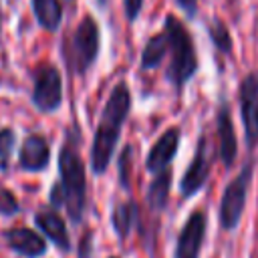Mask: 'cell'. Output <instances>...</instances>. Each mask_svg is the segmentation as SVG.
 <instances>
[{"label":"cell","mask_w":258,"mask_h":258,"mask_svg":"<svg viewBox=\"0 0 258 258\" xmlns=\"http://www.w3.org/2000/svg\"><path fill=\"white\" fill-rule=\"evenodd\" d=\"M131 109V93L127 83H117L111 91L107 105L103 109L101 121L95 131L93 149H91V167L95 173H103L111 161V155L117 147L119 133L123 127V121L127 119V113Z\"/></svg>","instance_id":"obj_1"},{"label":"cell","mask_w":258,"mask_h":258,"mask_svg":"<svg viewBox=\"0 0 258 258\" xmlns=\"http://www.w3.org/2000/svg\"><path fill=\"white\" fill-rule=\"evenodd\" d=\"M163 32L167 36L169 54H171L167 77L175 85V89H181L196 75V71H198L196 46H194V40H191L189 30L175 16H171V14L163 22Z\"/></svg>","instance_id":"obj_2"},{"label":"cell","mask_w":258,"mask_h":258,"mask_svg":"<svg viewBox=\"0 0 258 258\" xmlns=\"http://www.w3.org/2000/svg\"><path fill=\"white\" fill-rule=\"evenodd\" d=\"M58 169H60V187L64 194V204L69 216L79 222L85 212L87 202V181H85V165L81 155L71 143H67L58 153Z\"/></svg>","instance_id":"obj_3"},{"label":"cell","mask_w":258,"mask_h":258,"mask_svg":"<svg viewBox=\"0 0 258 258\" xmlns=\"http://www.w3.org/2000/svg\"><path fill=\"white\" fill-rule=\"evenodd\" d=\"M99 44H101L99 24L95 22L93 16H85L75 28V34L71 40V56H69L71 69L77 73L89 71L99 54Z\"/></svg>","instance_id":"obj_4"},{"label":"cell","mask_w":258,"mask_h":258,"mask_svg":"<svg viewBox=\"0 0 258 258\" xmlns=\"http://www.w3.org/2000/svg\"><path fill=\"white\" fill-rule=\"evenodd\" d=\"M252 169L254 163L248 161L242 171L234 177V181H230V185L226 187L224 196H222V204H220V224L224 230H232L238 226L240 216L244 212L246 206V196H248V185L252 181Z\"/></svg>","instance_id":"obj_5"},{"label":"cell","mask_w":258,"mask_h":258,"mask_svg":"<svg viewBox=\"0 0 258 258\" xmlns=\"http://www.w3.org/2000/svg\"><path fill=\"white\" fill-rule=\"evenodd\" d=\"M62 101V81L60 73L52 64H42L34 73L32 87V103L38 111L50 113L60 107Z\"/></svg>","instance_id":"obj_6"},{"label":"cell","mask_w":258,"mask_h":258,"mask_svg":"<svg viewBox=\"0 0 258 258\" xmlns=\"http://www.w3.org/2000/svg\"><path fill=\"white\" fill-rule=\"evenodd\" d=\"M240 113L248 147L258 145V73L244 77L240 85Z\"/></svg>","instance_id":"obj_7"},{"label":"cell","mask_w":258,"mask_h":258,"mask_svg":"<svg viewBox=\"0 0 258 258\" xmlns=\"http://www.w3.org/2000/svg\"><path fill=\"white\" fill-rule=\"evenodd\" d=\"M204 234H206V214L194 212L177 238L175 258H198L200 246L204 242Z\"/></svg>","instance_id":"obj_8"},{"label":"cell","mask_w":258,"mask_h":258,"mask_svg":"<svg viewBox=\"0 0 258 258\" xmlns=\"http://www.w3.org/2000/svg\"><path fill=\"white\" fill-rule=\"evenodd\" d=\"M208 171H210L208 143H206V137H200L198 139V147H196V155H194L187 171L181 177V196H185V198L194 196L204 185V181L208 177Z\"/></svg>","instance_id":"obj_9"},{"label":"cell","mask_w":258,"mask_h":258,"mask_svg":"<svg viewBox=\"0 0 258 258\" xmlns=\"http://www.w3.org/2000/svg\"><path fill=\"white\" fill-rule=\"evenodd\" d=\"M179 145V129L177 127H169L151 147L149 155H147V169L149 171H163L169 161L173 159L175 151Z\"/></svg>","instance_id":"obj_10"},{"label":"cell","mask_w":258,"mask_h":258,"mask_svg":"<svg viewBox=\"0 0 258 258\" xmlns=\"http://www.w3.org/2000/svg\"><path fill=\"white\" fill-rule=\"evenodd\" d=\"M50 149L42 135H28L20 147V167L26 171H40L48 165Z\"/></svg>","instance_id":"obj_11"},{"label":"cell","mask_w":258,"mask_h":258,"mask_svg":"<svg viewBox=\"0 0 258 258\" xmlns=\"http://www.w3.org/2000/svg\"><path fill=\"white\" fill-rule=\"evenodd\" d=\"M218 145H220L218 147L220 159L224 161L226 167H230L236 159V133H234V123L226 103L218 111Z\"/></svg>","instance_id":"obj_12"},{"label":"cell","mask_w":258,"mask_h":258,"mask_svg":"<svg viewBox=\"0 0 258 258\" xmlns=\"http://www.w3.org/2000/svg\"><path fill=\"white\" fill-rule=\"evenodd\" d=\"M6 242L14 252H18V254H22L26 258H38V256H42L46 252L44 240L36 232L28 230V228H12V230H8L6 232Z\"/></svg>","instance_id":"obj_13"},{"label":"cell","mask_w":258,"mask_h":258,"mask_svg":"<svg viewBox=\"0 0 258 258\" xmlns=\"http://www.w3.org/2000/svg\"><path fill=\"white\" fill-rule=\"evenodd\" d=\"M36 226L60 248V250H71V240L67 234V226L62 222V218L56 212H38L36 214Z\"/></svg>","instance_id":"obj_14"},{"label":"cell","mask_w":258,"mask_h":258,"mask_svg":"<svg viewBox=\"0 0 258 258\" xmlns=\"http://www.w3.org/2000/svg\"><path fill=\"white\" fill-rule=\"evenodd\" d=\"M32 10L38 24L46 30H56L62 18L60 0H32Z\"/></svg>","instance_id":"obj_15"},{"label":"cell","mask_w":258,"mask_h":258,"mask_svg":"<svg viewBox=\"0 0 258 258\" xmlns=\"http://www.w3.org/2000/svg\"><path fill=\"white\" fill-rule=\"evenodd\" d=\"M167 52H169V42H167L165 32L161 30L159 34H155V36H151V38L147 40V44H145V48H143V52H141V67H143V69H153V67H157V64L165 58Z\"/></svg>","instance_id":"obj_16"},{"label":"cell","mask_w":258,"mask_h":258,"mask_svg":"<svg viewBox=\"0 0 258 258\" xmlns=\"http://www.w3.org/2000/svg\"><path fill=\"white\" fill-rule=\"evenodd\" d=\"M169 185H171V171L163 169L157 173V177L151 181L147 191V202L153 210H163L169 198Z\"/></svg>","instance_id":"obj_17"},{"label":"cell","mask_w":258,"mask_h":258,"mask_svg":"<svg viewBox=\"0 0 258 258\" xmlns=\"http://www.w3.org/2000/svg\"><path fill=\"white\" fill-rule=\"evenodd\" d=\"M133 218H135V206L133 204H121V206L115 208V212H113V226H115V232L121 238H125L129 234Z\"/></svg>","instance_id":"obj_18"},{"label":"cell","mask_w":258,"mask_h":258,"mask_svg":"<svg viewBox=\"0 0 258 258\" xmlns=\"http://www.w3.org/2000/svg\"><path fill=\"white\" fill-rule=\"evenodd\" d=\"M210 38L214 42L216 48H220L222 52H230L232 50V38H230V32L226 28V24L222 20H216L212 26H210Z\"/></svg>","instance_id":"obj_19"},{"label":"cell","mask_w":258,"mask_h":258,"mask_svg":"<svg viewBox=\"0 0 258 258\" xmlns=\"http://www.w3.org/2000/svg\"><path fill=\"white\" fill-rule=\"evenodd\" d=\"M16 210H18V202H16V198L12 196V191L0 189V214L10 216V214H14Z\"/></svg>","instance_id":"obj_20"},{"label":"cell","mask_w":258,"mask_h":258,"mask_svg":"<svg viewBox=\"0 0 258 258\" xmlns=\"http://www.w3.org/2000/svg\"><path fill=\"white\" fill-rule=\"evenodd\" d=\"M14 147V131L0 129V159H6Z\"/></svg>","instance_id":"obj_21"},{"label":"cell","mask_w":258,"mask_h":258,"mask_svg":"<svg viewBox=\"0 0 258 258\" xmlns=\"http://www.w3.org/2000/svg\"><path fill=\"white\" fill-rule=\"evenodd\" d=\"M123 6H125V14L129 20H135L141 12V6H143V0H123Z\"/></svg>","instance_id":"obj_22"},{"label":"cell","mask_w":258,"mask_h":258,"mask_svg":"<svg viewBox=\"0 0 258 258\" xmlns=\"http://www.w3.org/2000/svg\"><path fill=\"white\" fill-rule=\"evenodd\" d=\"M129 155H131V147H125V151H123V157H121V161H119V173H121V181H123V185H127V181H129V177H127Z\"/></svg>","instance_id":"obj_23"},{"label":"cell","mask_w":258,"mask_h":258,"mask_svg":"<svg viewBox=\"0 0 258 258\" xmlns=\"http://www.w3.org/2000/svg\"><path fill=\"white\" fill-rule=\"evenodd\" d=\"M183 10H185V14L187 16H194L196 14V8H198V0H175Z\"/></svg>","instance_id":"obj_24"}]
</instances>
